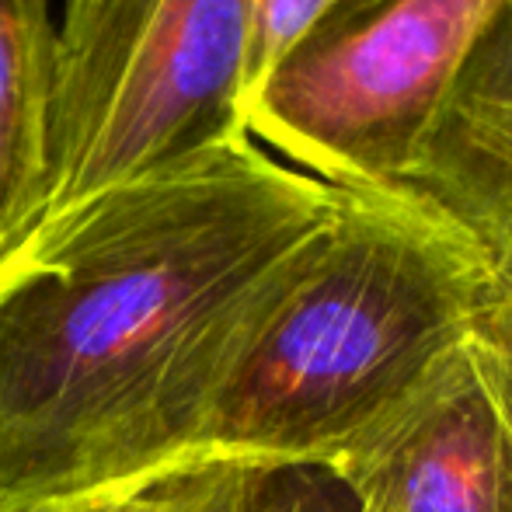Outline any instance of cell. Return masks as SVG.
Instances as JSON below:
<instances>
[{"label": "cell", "mask_w": 512, "mask_h": 512, "mask_svg": "<svg viewBox=\"0 0 512 512\" xmlns=\"http://www.w3.org/2000/svg\"><path fill=\"white\" fill-rule=\"evenodd\" d=\"M342 203L244 136L35 223L0 255V512L192 460L265 279Z\"/></svg>", "instance_id": "obj_1"}, {"label": "cell", "mask_w": 512, "mask_h": 512, "mask_svg": "<svg viewBox=\"0 0 512 512\" xmlns=\"http://www.w3.org/2000/svg\"><path fill=\"white\" fill-rule=\"evenodd\" d=\"M495 293V265L450 220L398 196H345L265 279L192 460L335 464L405 405Z\"/></svg>", "instance_id": "obj_2"}, {"label": "cell", "mask_w": 512, "mask_h": 512, "mask_svg": "<svg viewBox=\"0 0 512 512\" xmlns=\"http://www.w3.org/2000/svg\"><path fill=\"white\" fill-rule=\"evenodd\" d=\"M251 28L255 0L63 4L42 220L244 140Z\"/></svg>", "instance_id": "obj_3"}, {"label": "cell", "mask_w": 512, "mask_h": 512, "mask_svg": "<svg viewBox=\"0 0 512 512\" xmlns=\"http://www.w3.org/2000/svg\"><path fill=\"white\" fill-rule=\"evenodd\" d=\"M512 0H338L272 60L244 126L345 196L405 199L457 81Z\"/></svg>", "instance_id": "obj_4"}, {"label": "cell", "mask_w": 512, "mask_h": 512, "mask_svg": "<svg viewBox=\"0 0 512 512\" xmlns=\"http://www.w3.org/2000/svg\"><path fill=\"white\" fill-rule=\"evenodd\" d=\"M335 467L366 512H512V300L502 283L405 405Z\"/></svg>", "instance_id": "obj_5"}, {"label": "cell", "mask_w": 512, "mask_h": 512, "mask_svg": "<svg viewBox=\"0 0 512 512\" xmlns=\"http://www.w3.org/2000/svg\"><path fill=\"white\" fill-rule=\"evenodd\" d=\"M53 42L49 0H0V255L42 220Z\"/></svg>", "instance_id": "obj_6"}, {"label": "cell", "mask_w": 512, "mask_h": 512, "mask_svg": "<svg viewBox=\"0 0 512 512\" xmlns=\"http://www.w3.org/2000/svg\"><path fill=\"white\" fill-rule=\"evenodd\" d=\"M150 488L171 512H366L335 464L196 457Z\"/></svg>", "instance_id": "obj_7"}, {"label": "cell", "mask_w": 512, "mask_h": 512, "mask_svg": "<svg viewBox=\"0 0 512 512\" xmlns=\"http://www.w3.org/2000/svg\"><path fill=\"white\" fill-rule=\"evenodd\" d=\"M450 105L485 108L512 119V7L488 28L457 81Z\"/></svg>", "instance_id": "obj_8"}, {"label": "cell", "mask_w": 512, "mask_h": 512, "mask_svg": "<svg viewBox=\"0 0 512 512\" xmlns=\"http://www.w3.org/2000/svg\"><path fill=\"white\" fill-rule=\"evenodd\" d=\"M338 0H255V28H251V88L272 67L279 53L300 32ZM251 95V91H248Z\"/></svg>", "instance_id": "obj_9"}, {"label": "cell", "mask_w": 512, "mask_h": 512, "mask_svg": "<svg viewBox=\"0 0 512 512\" xmlns=\"http://www.w3.org/2000/svg\"><path fill=\"white\" fill-rule=\"evenodd\" d=\"M126 512H171L168 506H164V499L154 492V488H143V492H136L133 495V502H129V509Z\"/></svg>", "instance_id": "obj_10"}, {"label": "cell", "mask_w": 512, "mask_h": 512, "mask_svg": "<svg viewBox=\"0 0 512 512\" xmlns=\"http://www.w3.org/2000/svg\"><path fill=\"white\" fill-rule=\"evenodd\" d=\"M133 495H108V499H98V502H88V506H77L70 512H126Z\"/></svg>", "instance_id": "obj_11"}, {"label": "cell", "mask_w": 512, "mask_h": 512, "mask_svg": "<svg viewBox=\"0 0 512 512\" xmlns=\"http://www.w3.org/2000/svg\"><path fill=\"white\" fill-rule=\"evenodd\" d=\"M499 283H502V290H506V297L512 300V272H499Z\"/></svg>", "instance_id": "obj_12"}, {"label": "cell", "mask_w": 512, "mask_h": 512, "mask_svg": "<svg viewBox=\"0 0 512 512\" xmlns=\"http://www.w3.org/2000/svg\"><path fill=\"white\" fill-rule=\"evenodd\" d=\"M63 4H70V0H63Z\"/></svg>", "instance_id": "obj_13"}]
</instances>
